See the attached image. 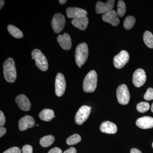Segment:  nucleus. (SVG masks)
Segmentation results:
<instances>
[{
    "instance_id": "obj_1",
    "label": "nucleus",
    "mask_w": 153,
    "mask_h": 153,
    "mask_svg": "<svg viewBox=\"0 0 153 153\" xmlns=\"http://www.w3.org/2000/svg\"><path fill=\"white\" fill-rule=\"evenodd\" d=\"M4 77L7 82L13 83L16 81L17 77L15 61L13 58L9 57L3 64Z\"/></svg>"
},
{
    "instance_id": "obj_2",
    "label": "nucleus",
    "mask_w": 153,
    "mask_h": 153,
    "mask_svg": "<svg viewBox=\"0 0 153 153\" xmlns=\"http://www.w3.org/2000/svg\"><path fill=\"white\" fill-rule=\"evenodd\" d=\"M97 76L96 72L92 70L88 73L83 80V90L87 93H91L95 90L97 85Z\"/></svg>"
},
{
    "instance_id": "obj_3",
    "label": "nucleus",
    "mask_w": 153,
    "mask_h": 153,
    "mask_svg": "<svg viewBox=\"0 0 153 153\" xmlns=\"http://www.w3.org/2000/svg\"><path fill=\"white\" fill-rule=\"evenodd\" d=\"M88 53V47L86 43H80L77 45L75 52V58L76 65L79 68H81V66L86 62Z\"/></svg>"
},
{
    "instance_id": "obj_4",
    "label": "nucleus",
    "mask_w": 153,
    "mask_h": 153,
    "mask_svg": "<svg viewBox=\"0 0 153 153\" xmlns=\"http://www.w3.org/2000/svg\"><path fill=\"white\" fill-rule=\"evenodd\" d=\"M32 59L36 61V65L40 70L47 71L48 68V61L46 56L38 49H35L32 52Z\"/></svg>"
},
{
    "instance_id": "obj_5",
    "label": "nucleus",
    "mask_w": 153,
    "mask_h": 153,
    "mask_svg": "<svg viewBox=\"0 0 153 153\" xmlns=\"http://www.w3.org/2000/svg\"><path fill=\"white\" fill-rule=\"evenodd\" d=\"M117 97L119 103L121 105L128 104L130 98L129 91L125 84L120 85L117 90Z\"/></svg>"
},
{
    "instance_id": "obj_6",
    "label": "nucleus",
    "mask_w": 153,
    "mask_h": 153,
    "mask_svg": "<svg viewBox=\"0 0 153 153\" xmlns=\"http://www.w3.org/2000/svg\"><path fill=\"white\" fill-rule=\"evenodd\" d=\"M66 20L65 16L60 13H57L54 15L51 22V25L55 33H60L65 26Z\"/></svg>"
},
{
    "instance_id": "obj_7",
    "label": "nucleus",
    "mask_w": 153,
    "mask_h": 153,
    "mask_svg": "<svg viewBox=\"0 0 153 153\" xmlns=\"http://www.w3.org/2000/svg\"><path fill=\"white\" fill-rule=\"evenodd\" d=\"M91 108L87 105H82L77 112L75 117L76 123L78 125H81L84 122L87 120L91 113Z\"/></svg>"
},
{
    "instance_id": "obj_8",
    "label": "nucleus",
    "mask_w": 153,
    "mask_h": 153,
    "mask_svg": "<svg viewBox=\"0 0 153 153\" xmlns=\"http://www.w3.org/2000/svg\"><path fill=\"white\" fill-rule=\"evenodd\" d=\"M66 82L64 75L58 73L56 76L55 82V91L56 95L61 97L64 94L66 90Z\"/></svg>"
},
{
    "instance_id": "obj_9",
    "label": "nucleus",
    "mask_w": 153,
    "mask_h": 153,
    "mask_svg": "<svg viewBox=\"0 0 153 153\" xmlns=\"http://www.w3.org/2000/svg\"><path fill=\"white\" fill-rule=\"evenodd\" d=\"M129 55L126 50H122L114 58V65L116 68L120 69L123 68L128 62Z\"/></svg>"
},
{
    "instance_id": "obj_10",
    "label": "nucleus",
    "mask_w": 153,
    "mask_h": 153,
    "mask_svg": "<svg viewBox=\"0 0 153 153\" xmlns=\"http://www.w3.org/2000/svg\"><path fill=\"white\" fill-rule=\"evenodd\" d=\"M146 75L143 69L138 68L135 71L133 75V82L137 87H140L145 84Z\"/></svg>"
},
{
    "instance_id": "obj_11",
    "label": "nucleus",
    "mask_w": 153,
    "mask_h": 153,
    "mask_svg": "<svg viewBox=\"0 0 153 153\" xmlns=\"http://www.w3.org/2000/svg\"><path fill=\"white\" fill-rule=\"evenodd\" d=\"M114 0H109L104 3L99 1L96 5V12L97 14H105L112 10L114 7Z\"/></svg>"
},
{
    "instance_id": "obj_12",
    "label": "nucleus",
    "mask_w": 153,
    "mask_h": 153,
    "mask_svg": "<svg viewBox=\"0 0 153 153\" xmlns=\"http://www.w3.org/2000/svg\"><path fill=\"white\" fill-rule=\"evenodd\" d=\"M35 125V120L32 116L26 115L21 118L19 122V128L21 131L33 127Z\"/></svg>"
},
{
    "instance_id": "obj_13",
    "label": "nucleus",
    "mask_w": 153,
    "mask_h": 153,
    "mask_svg": "<svg viewBox=\"0 0 153 153\" xmlns=\"http://www.w3.org/2000/svg\"><path fill=\"white\" fill-rule=\"evenodd\" d=\"M117 16V12L112 10L103 14L102 19L104 22L109 23L113 26H117L120 23Z\"/></svg>"
},
{
    "instance_id": "obj_14",
    "label": "nucleus",
    "mask_w": 153,
    "mask_h": 153,
    "mask_svg": "<svg viewBox=\"0 0 153 153\" xmlns=\"http://www.w3.org/2000/svg\"><path fill=\"white\" fill-rule=\"evenodd\" d=\"M66 15L69 19H75L82 16H86L87 11L78 7H68L66 9Z\"/></svg>"
},
{
    "instance_id": "obj_15",
    "label": "nucleus",
    "mask_w": 153,
    "mask_h": 153,
    "mask_svg": "<svg viewBox=\"0 0 153 153\" xmlns=\"http://www.w3.org/2000/svg\"><path fill=\"white\" fill-rule=\"evenodd\" d=\"M57 41L62 49L65 50H70L72 46L71 37L67 33L60 35L57 38Z\"/></svg>"
},
{
    "instance_id": "obj_16",
    "label": "nucleus",
    "mask_w": 153,
    "mask_h": 153,
    "mask_svg": "<svg viewBox=\"0 0 153 153\" xmlns=\"http://www.w3.org/2000/svg\"><path fill=\"white\" fill-rule=\"evenodd\" d=\"M16 102L20 109L24 111H28L31 107V103L28 97L24 94H20L16 98Z\"/></svg>"
},
{
    "instance_id": "obj_17",
    "label": "nucleus",
    "mask_w": 153,
    "mask_h": 153,
    "mask_svg": "<svg viewBox=\"0 0 153 153\" xmlns=\"http://www.w3.org/2000/svg\"><path fill=\"white\" fill-rule=\"evenodd\" d=\"M136 125L140 128L149 129L153 128V118L149 116H144L138 119L136 122Z\"/></svg>"
},
{
    "instance_id": "obj_18",
    "label": "nucleus",
    "mask_w": 153,
    "mask_h": 153,
    "mask_svg": "<svg viewBox=\"0 0 153 153\" xmlns=\"http://www.w3.org/2000/svg\"><path fill=\"white\" fill-rule=\"evenodd\" d=\"M100 130L105 133L114 134L117 132V126L111 122L106 121L101 124L100 126Z\"/></svg>"
},
{
    "instance_id": "obj_19",
    "label": "nucleus",
    "mask_w": 153,
    "mask_h": 153,
    "mask_svg": "<svg viewBox=\"0 0 153 153\" xmlns=\"http://www.w3.org/2000/svg\"><path fill=\"white\" fill-rule=\"evenodd\" d=\"M88 23V19L86 16L73 19L71 21V24L74 27L81 30H84L86 29Z\"/></svg>"
},
{
    "instance_id": "obj_20",
    "label": "nucleus",
    "mask_w": 153,
    "mask_h": 153,
    "mask_svg": "<svg viewBox=\"0 0 153 153\" xmlns=\"http://www.w3.org/2000/svg\"><path fill=\"white\" fill-rule=\"evenodd\" d=\"M39 117L41 120L48 122L51 121L53 118L55 117V116L54 111L52 110L44 109L39 113Z\"/></svg>"
},
{
    "instance_id": "obj_21",
    "label": "nucleus",
    "mask_w": 153,
    "mask_h": 153,
    "mask_svg": "<svg viewBox=\"0 0 153 153\" xmlns=\"http://www.w3.org/2000/svg\"><path fill=\"white\" fill-rule=\"evenodd\" d=\"M7 30L11 36L15 38L20 39L23 37V33L21 30L13 25H8L7 27Z\"/></svg>"
},
{
    "instance_id": "obj_22",
    "label": "nucleus",
    "mask_w": 153,
    "mask_h": 153,
    "mask_svg": "<svg viewBox=\"0 0 153 153\" xmlns=\"http://www.w3.org/2000/svg\"><path fill=\"white\" fill-rule=\"evenodd\" d=\"M55 141V137L53 136H46L41 138L40 140V145L43 147H47L52 145Z\"/></svg>"
},
{
    "instance_id": "obj_23",
    "label": "nucleus",
    "mask_w": 153,
    "mask_h": 153,
    "mask_svg": "<svg viewBox=\"0 0 153 153\" xmlns=\"http://www.w3.org/2000/svg\"><path fill=\"white\" fill-rule=\"evenodd\" d=\"M143 41L145 44L148 47L153 48V35L150 32L146 31L143 35Z\"/></svg>"
},
{
    "instance_id": "obj_24",
    "label": "nucleus",
    "mask_w": 153,
    "mask_h": 153,
    "mask_svg": "<svg viewBox=\"0 0 153 153\" xmlns=\"http://www.w3.org/2000/svg\"><path fill=\"white\" fill-rule=\"evenodd\" d=\"M136 22L135 18L132 16H128L125 19L123 27L127 30H130L134 27Z\"/></svg>"
},
{
    "instance_id": "obj_25",
    "label": "nucleus",
    "mask_w": 153,
    "mask_h": 153,
    "mask_svg": "<svg viewBox=\"0 0 153 153\" xmlns=\"http://www.w3.org/2000/svg\"><path fill=\"white\" fill-rule=\"evenodd\" d=\"M81 140V137L78 134H74L68 137L66 140V143L69 146H72L78 143Z\"/></svg>"
},
{
    "instance_id": "obj_26",
    "label": "nucleus",
    "mask_w": 153,
    "mask_h": 153,
    "mask_svg": "<svg viewBox=\"0 0 153 153\" xmlns=\"http://www.w3.org/2000/svg\"><path fill=\"white\" fill-rule=\"evenodd\" d=\"M126 6L125 3L122 0H120L117 3V14L119 16L123 17L126 13Z\"/></svg>"
},
{
    "instance_id": "obj_27",
    "label": "nucleus",
    "mask_w": 153,
    "mask_h": 153,
    "mask_svg": "<svg viewBox=\"0 0 153 153\" xmlns=\"http://www.w3.org/2000/svg\"><path fill=\"white\" fill-rule=\"evenodd\" d=\"M150 108V105L148 102H142L138 103L137 105V109L139 112L144 113L148 111Z\"/></svg>"
},
{
    "instance_id": "obj_28",
    "label": "nucleus",
    "mask_w": 153,
    "mask_h": 153,
    "mask_svg": "<svg viewBox=\"0 0 153 153\" xmlns=\"http://www.w3.org/2000/svg\"><path fill=\"white\" fill-rule=\"evenodd\" d=\"M144 98L147 101L153 100V89L152 88H149L146 92L144 95Z\"/></svg>"
},
{
    "instance_id": "obj_29",
    "label": "nucleus",
    "mask_w": 153,
    "mask_h": 153,
    "mask_svg": "<svg viewBox=\"0 0 153 153\" xmlns=\"http://www.w3.org/2000/svg\"><path fill=\"white\" fill-rule=\"evenodd\" d=\"M22 151L23 153H33V148L30 145H26L23 147Z\"/></svg>"
},
{
    "instance_id": "obj_30",
    "label": "nucleus",
    "mask_w": 153,
    "mask_h": 153,
    "mask_svg": "<svg viewBox=\"0 0 153 153\" xmlns=\"http://www.w3.org/2000/svg\"><path fill=\"white\" fill-rule=\"evenodd\" d=\"M3 153H21V150L19 148L13 147L7 150Z\"/></svg>"
},
{
    "instance_id": "obj_31",
    "label": "nucleus",
    "mask_w": 153,
    "mask_h": 153,
    "mask_svg": "<svg viewBox=\"0 0 153 153\" xmlns=\"http://www.w3.org/2000/svg\"><path fill=\"white\" fill-rule=\"evenodd\" d=\"M5 122V117L4 113L1 111H0V126L1 127H2L4 125Z\"/></svg>"
},
{
    "instance_id": "obj_32",
    "label": "nucleus",
    "mask_w": 153,
    "mask_h": 153,
    "mask_svg": "<svg viewBox=\"0 0 153 153\" xmlns=\"http://www.w3.org/2000/svg\"><path fill=\"white\" fill-rule=\"evenodd\" d=\"M48 153H62V152L60 148L55 147L51 149Z\"/></svg>"
},
{
    "instance_id": "obj_33",
    "label": "nucleus",
    "mask_w": 153,
    "mask_h": 153,
    "mask_svg": "<svg viewBox=\"0 0 153 153\" xmlns=\"http://www.w3.org/2000/svg\"><path fill=\"white\" fill-rule=\"evenodd\" d=\"M63 153H76V151L75 148L71 147L65 151Z\"/></svg>"
},
{
    "instance_id": "obj_34",
    "label": "nucleus",
    "mask_w": 153,
    "mask_h": 153,
    "mask_svg": "<svg viewBox=\"0 0 153 153\" xmlns=\"http://www.w3.org/2000/svg\"><path fill=\"white\" fill-rule=\"evenodd\" d=\"M6 129L3 127H1L0 128V137H2L6 133Z\"/></svg>"
},
{
    "instance_id": "obj_35",
    "label": "nucleus",
    "mask_w": 153,
    "mask_h": 153,
    "mask_svg": "<svg viewBox=\"0 0 153 153\" xmlns=\"http://www.w3.org/2000/svg\"><path fill=\"white\" fill-rule=\"evenodd\" d=\"M130 153H142L138 149L133 148L131 150Z\"/></svg>"
},
{
    "instance_id": "obj_36",
    "label": "nucleus",
    "mask_w": 153,
    "mask_h": 153,
    "mask_svg": "<svg viewBox=\"0 0 153 153\" xmlns=\"http://www.w3.org/2000/svg\"><path fill=\"white\" fill-rule=\"evenodd\" d=\"M4 4V1H3V0H1L0 1V9L1 10V9L2 8Z\"/></svg>"
},
{
    "instance_id": "obj_37",
    "label": "nucleus",
    "mask_w": 153,
    "mask_h": 153,
    "mask_svg": "<svg viewBox=\"0 0 153 153\" xmlns=\"http://www.w3.org/2000/svg\"><path fill=\"white\" fill-rule=\"evenodd\" d=\"M59 1L61 4L63 5L65 4V3H66L67 1H66V0H60Z\"/></svg>"
},
{
    "instance_id": "obj_38",
    "label": "nucleus",
    "mask_w": 153,
    "mask_h": 153,
    "mask_svg": "<svg viewBox=\"0 0 153 153\" xmlns=\"http://www.w3.org/2000/svg\"><path fill=\"white\" fill-rule=\"evenodd\" d=\"M151 111L153 113V102L152 104V107H151Z\"/></svg>"
},
{
    "instance_id": "obj_39",
    "label": "nucleus",
    "mask_w": 153,
    "mask_h": 153,
    "mask_svg": "<svg viewBox=\"0 0 153 153\" xmlns=\"http://www.w3.org/2000/svg\"><path fill=\"white\" fill-rule=\"evenodd\" d=\"M152 147L153 148V142L152 143Z\"/></svg>"
},
{
    "instance_id": "obj_40",
    "label": "nucleus",
    "mask_w": 153,
    "mask_h": 153,
    "mask_svg": "<svg viewBox=\"0 0 153 153\" xmlns=\"http://www.w3.org/2000/svg\"><path fill=\"white\" fill-rule=\"evenodd\" d=\"M37 126H38V124H37V125H36Z\"/></svg>"
}]
</instances>
